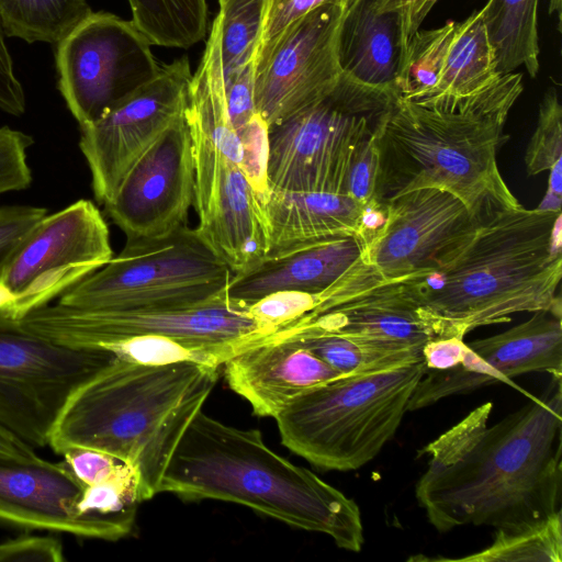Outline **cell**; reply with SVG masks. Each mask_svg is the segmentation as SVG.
Wrapping results in <instances>:
<instances>
[{
  "instance_id": "obj_48",
  "label": "cell",
  "mask_w": 562,
  "mask_h": 562,
  "mask_svg": "<svg viewBox=\"0 0 562 562\" xmlns=\"http://www.w3.org/2000/svg\"><path fill=\"white\" fill-rule=\"evenodd\" d=\"M218 1H221V0H218Z\"/></svg>"
},
{
  "instance_id": "obj_28",
  "label": "cell",
  "mask_w": 562,
  "mask_h": 562,
  "mask_svg": "<svg viewBox=\"0 0 562 562\" xmlns=\"http://www.w3.org/2000/svg\"><path fill=\"white\" fill-rule=\"evenodd\" d=\"M133 22L153 45L187 49L209 30L207 0H127Z\"/></svg>"
},
{
  "instance_id": "obj_39",
  "label": "cell",
  "mask_w": 562,
  "mask_h": 562,
  "mask_svg": "<svg viewBox=\"0 0 562 562\" xmlns=\"http://www.w3.org/2000/svg\"><path fill=\"white\" fill-rule=\"evenodd\" d=\"M47 215V210L32 205L0 207V269L26 235Z\"/></svg>"
},
{
  "instance_id": "obj_19",
  "label": "cell",
  "mask_w": 562,
  "mask_h": 562,
  "mask_svg": "<svg viewBox=\"0 0 562 562\" xmlns=\"http://www.w3.org/2000/svg\"><path fill=\"white\" fill-rule=\"evenodd\" d=\"M503 333L467 344L461 364L448 370H425L407 405L417 411L438 401L467 394L529 372L562 376L561 311L540 310Z\"/></svg>"
},
{
  "instance_id": "obj_27",
  "label": "cell",
  "mask_w": 562,
  "mask_h": 562,
  "mask_svg": "<svg viewBox=\"0 0 562 562\" xmlns=\"http://www.w3.org/2000/svg\"><path fill=\"white\" fill-rule=\"evenodd\" d=\"M92 13L87 0H0L5 36L57 45Z\"/></svg>"
},
{
  "instance_id": "obj_22",
  "label": "cell",
  "mask_w": 562,
  "mask_h": 562,
  "mask_svg": "<svg viewBox=\"0 0 562 562\" xmlns=\"http://www.w3.org/2000/svg\"><path fill=\"white\" fill-rule=\"evenodd\" d=\"M267 256L329 237L362 235L370 240L382 225L384 206H367L351 196L326 191L270 189L262 203Z\"/></svg>"
},
{
  "instance_id": "obj_14",
  "label": "cell",
  "mask_w": 562,
  "mask_h": 562,
  "mask_svg": "<svg viewBox=\"0 0 562 562\" xmlns=\"http://www.w3.org/2000/svg\"><path fill=\"white\" fill-rule=\"evenodd\" d=\"M348 4H325L256 55L255 105L269 127L318 101L341 77L338 38Z\"/></svg>"
},
{
  "instance_id": "obj_44",
  "label": "cell",
  "mask_w": 562,
  "mask_h": 562,
  "mask_svg": "<svg viewBox=\"0 0 562 562\" xmlns=\"http://www.w3.org/2000/svg\"><path fill=\"white\" fill-rule=\"evenodd\" d=\"M467 344L459 337L434 338L423 347L426 370H448L462 363Z\"/></svg>"
},
{
  "instance_id": "obj_45",
  "label": "cell",
  "mask_w": 562,
  "mask_h": 562,
  "mask_svg": "<svg viewBox=\"0 0 562 562\" xmlns=\"http://www.w3.org/2000/svg\"><path fill=\"white\" fill-rule=\"evenodd\" d=\"M42 459L33 447L0 427V460L31 463Z\"/></svg>"
},
{
  "instance_id": "obj_9",
  "label": "cell",
  "mask_w": 562,
  "mask_h": 562,
  "mask_svg": "<svg viewBox=\"0 0 562 562\" xmlns=\"http://www.w3.org/2000/svg\"><path fill=\"white\" fill-rule=\"evenodd\" d=\"M18 323L32 334L75 349H93L124 338L157 335L235 353L273 334L247 307L232 302L226 292L203 304L175 310L98 311L47 304Z\"/></svg>"
},
{
  "instance_id": "obj_5",
  "label": "cell",
  "mask_w": 562,
  "mask_h": 562,
  "mask_svg": "<svg viewBox=\"0 0 562 562\" xmlns=\"http://www.w3.org/2000/svg\"><path fill=\"white\" fill-rule=\"evenodd\" d=\"M218 367L116 359L77 387L63 406L48 446L61 454L85 447L136 469L144 499L159 493L168 463L212 392Z\"/></svg>"
},
{
  "instance_id": "obj_15",
  "label": "cell",
  "mask_w": 562,
  "mask_h": 562,
  "mask_svg": "<svg viewBox=\"0 0 562 562\" xmlns=\"http://www.w3.org/2000/svg\"><path fill=\"white\" fill-rule=\"evenodd\" d=\"M384 221L361 258L383 279L424 278L443 266L480 221L452 193L422 188L384 203Z\"/></svg>"
},
{
  "instance_id": "obj_6",
  "label": "cell",
  "mask_w": 562,
  "mask_h": 562,
  "mask_svg": "<svg viewBox=\"0 0 562 562\" xmlns=\"http://www.w3.org/2000/svg\"><path fill=\"white\" fill-rule=\"evenodd\" d=\"M424 359L344 374L297 396L274 417L282 443L323 470H357L395 435Z\"/></svg>"
},
{
  "instance_id": "obj_38",
  "label": "cell",
  "mask_w": 562,
  "mask_h": 562,
  "mask_svg": "<svg viewBox=\"0 0 562 562\" xmlns=\"http://www.w3.org/2000/svg\"><path fill=\"white\" fill-rule=\"evenodd\" d=\"M255 71L256 56L224 79L227 110L237 132L258 114L255 105Z\"/></svg>"
},
{
  "instance_id": "obj_42",
  "label": "cell",
  "mask_w": 562,
  "mask_h": 562,
  "mask_svg": "<svg viewBox=\"0 0 562 562\" xmlns=\"http://www.w3.org/2000/svg\"><path fill=\"white\" fill-rule=\"evenodd\" d=\"M438 0H375L374 7L379 12H395L400 21L401 44L403 55L413 35ZM402 61V60H401Z\"/></svg>"
},
{
  "instance_id": "obj_31",
  "label": "cell",
  "mask_w": 562,
  "mask_h": 562,
  "mask_svg": "<svg viewBox=\"0 0 562 562\" xmlns=\"http://www.w3.org/2000/svg\"><path fill=\"white\" fill-rule=\"evenodd\" d=\"M469 562H561L562 516L557 512L546 520L514 531L496 530L491 546L480 552L458 559H436Z\"/></svg>"
},
{
  "instance_id": "obj_4",
  "label": "cell",
  "mask_w": 562,
  "mask_h": 562,
  "mask_svg": "<svg viewBox=\"0 0 562 562\" xmlns=\"http://www.w3.org/2000/svg\"><path fill=\"white\" fill-rule=\"evenodd\" d=\"M161 492L189 501L241 504L292 527L329 536L347 551L360 552L364 543L353 499L276 453L259 430L226 425L202 411L179 441Z\"/></svg>"
},
{
  "instance_id": "obj_16",
  "label": "cell",
  "mask_w": 562,
  "mask_h": 562,
  "mask_svg": "<svg viewBox=\"0 0 562 562\" xmlns=\"http://www.w3.org/2000/svg\"><path fill=\"white\" fill-rule=\"evenodd\" d=\"M190 63L182 56L81 127L79 147L89 166L95 200L105 205L143 151L184 113Z\"/></svg>"
},
{
  "instance_id": "obj_2",
  "label": "cell",
  "mask_w": 562,
  "mask_h": 562,
  "mask_svg": "<svg viewBox=\"0 0 562 562\" xmlns=\"http://www.w3.org/2000/svg\"><path fill=\"white\" fill-rule=\"evenodd\" d=\"M524 89L508 72L473 94L412 101L395 95L375 131L376 202L422 188L446 190L477 220L521 204L505 183L497 153Z\"/></svg>"
},
{
  "instance_id": "obj_36",
  "label": "cell",
  "mask_w": 562,
  "mask_h": 562,
  "mask_svg": "<svg viewBox=\"0 0 562 562\" xmlns=\"http://www.w3.org/2000/svg\"><path fill=\"white\" fill-rule=\"evenodd\" d=\"M376 131V130H375ZM375 132L355 151L342 186V193L367 206H381L376 202L378 149Z\"/></svg>"
},
{
  "instance_id": "obj_34",
  "label": "cell",
  "mask_w": 562,
  "mask_h": 562,
  "mask_svg": "<svg viewBox=\"0 0 562 562\" xmlns=\"http://www.w3.org/2000/svg\"><path fill=\"white\" fill-rule=\"evenodd\" d=\"M32 144L30 135L9 126L0 127V194L30 187L33 178L27 150Z\"/></svg>"
},
{
  "instance_id": "obj_35",
  "label": "cell",
  "mask_w": 562,
  "mask_h": 562,
  "mask_svg": "<svg viewBox=\"0 0 562 562\" xmlns=\"http://www.w3.org/2000/svg\"><path fill=\"white\" fill-rule=\"evenodd\" d=\"M316 294L300 291H277L247 306L249 314L273 333L308 313L315 305Z\"/></svg>"
},
{
  "instance_id": "obj_17",
  "label": "cell",
  "mask_w": 562,
  "mask_h": 562,
  "mask_svg": "<svg viewBox=\"0 0 562 562\" xmlns=\"http://www.w3.org/2000/svg\"><path fill=\"white\" fill-rule=\"evenodd\" d=\"M190 134L195 228L233 274L247 272L269 251L262 199L238 164L206 136L191 130Z\"/></svg>"
},
{
  "instance_id": "obj_21",
  "label": "cell",
  "mask_w": 562,
  "mask_h": 562,
  "mask_svg": "<svg viewBox=\"0 0 562 562\" xmlns=\"http://www.w3.org/2000/svg\"><path fill=\"white\" fill-rule=\"evenodd\" d=\"M223 366L228 386L256 415L273 418L307 390L344 375L295 340L277 334L239 349Z\"/></svg>"
},
{
  "instance_id": "obj_46",
  "label": "cell",
  "mask_w": 562,
  "mask_h": 562,
  "mask_svg": "<svg viewBox=\"0 0 562 562\" xmlns=\"http://www.w3.org/2000/svg\"><path fill=\"white\" fill-rule=\"evenodd\" d=\"M14 303V295L12 292L0 283V314L3 315Z\"/></svg>"
},
{
  "instance_id": "obj_25",
  "label": "cell",
  "mask_w": 562,
  "mask_h": 562,
  "mask_svg": "<svg viewBox=\"0 0 562 562\" xmlns=\"http://www.w3.org/2000/svg\"><path fill=\"white\" fill-rule=\"evenodd\" d=\"M499 76L494 48L483 20L475 11L459 22L438 82L420 100L467 97L488 87Z\"/></svg>"
},
{
  "instance_id": "obj_10",
  "label": "cell",
  "mask_w": 562,
  "mask_h": 562,
  "mask_svg": "<svg viewBox=\"0 0 562 562\" xmlns=\"http://www.w3.org/2000/svg\"><path fill=\"white\" fill-rule=\"evenodd\" d=\"M116 359L56 345L0 314V427L34 449L48 446L68 397Z\"/></svg>"
},
{
  "instance_id": "obj_37",
  "label": "cell",
  "mask_w": 562,
  "mask_h": 562,
  "mask_svg": "<svg viewBox=\"0 0 562 562\" xmlns=\"http://www.w3.org/2000/svg\"><path fill=\"white\" fill-rule=\"evenodd\" d=\"M350 0H268L257 54L266 49L294 21L325 4Z\"/></svg>"
},
{
  "instance_id": "obj_7",
  "label": "cell",
  "mask_w": 562,
  "mask_h": 562,
  "mask_svg": "<svg viewBox=\"0 0 562 562\" xmlns=\"http://www.w3.org/2000/svg\"><path fill=\"white\" fill-rule=\"evenodd\" d=\"M229 267L196 228L182 225L156 238H127L122 251L59 296L83 310L187 308L226 292Z\"/></svg>"
},
{
  "instance_id": "obj_23",
  "label": "cell",
  "mask_w": 562,
  "mask_h": 562,
  "mask_svg": "<svg viewBox=\"0 0 562 562\" xmlns=\"http://www.w3.org/2000/svg\"><path fill=\"white\" fill-rule=\"evenodd\" d=\"M369 241L362 235L336 236L267 256L249 271L232 276L226 289L227 297L247 307L277 291L318 294L361 257Z\"/></svg>"
},
{
  "instance_id": "obj_41",
  "label": "cell",
  "mask_w": 562,
  "mask_h": 562,
  "mask_svg": "<svg viewBox=\"0 0 562 562\" xmlns=\"http://www.w3.org/2000/svg\"><path fill=\"white\" fill-rule=\"evenodd\" d=\"M63 562L61 542L50 536L22 535L0 542V562Z\"/></svg>"
},
{
  "instance_id": "obj_29",
  "label": "cell",
  "mask_w": 562,
  "mask_h": 562,
  "mask_svg": "<svg viewBox=\"0 0 562 562\" xmlns=\"http://www.w3.org/2000/svg\"><path fill=\"white\" fill-rule=\"evenodd\" d=\"M459 22L449 20L411 38L395 81V94L406 100L426 98L436 87Z\"/></svg>"
},
{
  "instance_id": "obj_13",
  "label": "cell",
  "mask_w": 562,
  "mask_h": 562,
  "mask_svg": "<svg viewBox=\"0 0 562 562\" xmlns=\"http://www.w3.org/2000/svg\"><path fill=\"white\" fill-rule=\"evenodd\" d=\"M293 326L337 335L391 352L423 355L440 338L408 279H383L360 257Z\"/></svg>"
},
{
  "instance_id": "obj_26",
  "label": "cell",
  "mask_w": 562,
  "mask_h": 562,
  "mask_svg": "<svg viewBox=\"0 0 562 562\" xmlns=\"http://www.w3.org/2000/svg\"><path fill=\"white\" fill-rule=\"evenodd\" d=\"M539 0H487L479 11L504 75L524 66L536 78L539 64Z\"/></svg>"
},
{
  "instance_id": "obj_47",
  "label": "cell",
  "mask_w": 562,
  "mask_h": 562,
  "mask_svg": "<svg viewBox=\"0 0 562 562\" xmlns=\"http://www.w3.org/2000/svg\"><path fill=\"white\" fill-rule=\"evenodd\" d=\"M549 13H557L559 20V30L561 25V0H550Z\"/></svg>"
},
{
  "instance_id": "obj_40",
  "label": "cell",
  "mask_w": 562,
  "mask_h": 562,
  "mask_svg": "<svg viewBox=\"0 0 562 562\" xmlns=\"http://www.w3.org/2000/svg\"><path fill=\"white\" fill-rule=\"evenodd\" d=\"M61 456L83 486L109 479L127 463L106 452L85 447L69 448Z\"/></svg>"
},
{
  "instance_id": "obj_43",
  "label": "cell",
  "mask_w": 562,
  "mask_h": 562,
  "mask_svg": "<svg viewBox=\"0 0 562 562\" xmlns=\"http://www.w3.org/2000/svg\"><path fill=\"white\" fill-rule=\"evenodd\" d=\"M0 110L13 116L24 114L26 97L18 79L11 54L5 43V35L0 25Z\"/></svg>"
},
{
  "instance_id": "obj_20",
  "label": "cell",
  "mask_w": 562,
  "mask_h": 562,
  "mask_svg": "<svg viewBox=\"0 0 562 562\" xmlns=\"http://www.w3.org/2000/svg\"><path fill=\"white\" fill-rule=\"evenodd\" d=\"M83 485L66 462L0 460V521L24 529L116 541L133 527L119 520L83 516L77 503Z\"/></svg>"
},
{
  "instance_id": "obj_12",
  "label": "cell",
  "mask_w": 562,
  "mask_h": 562,
  "mask_svg": "<svg viewBox=\"0 0 562 562\" xmlns=\"http://www.w3.org/2000/svg\"><path fill=\"white\" fill-rule=\"evenodd\" d=\"M113 257L108 224L90 200L43 217L0 269L14 295L3 316L19 321L50 304Z\"/></svg>"
},
{
  "instance_id": "obj_24",
  "label": "cell",
  "mask_w": 562,
  "mask_h": 562,
  "mask_svg": "<svg viewBox=\"0 0 562 562\" xmlns=\"http://www.w3.org/2000/svg\"><path fill=\"white\" fill-rule=\"evenodd\" d=\"M375 0H350L339 31L338 60L342 74L395 93L402 44L398 16L379 12Z\"/></svg>"
},
{
  "instance_id": "obj_1",
  "label": "cell",
  "mask_w": 562,
  "mask_h": 562,
  "mask_svg": "<svg viewBox=\"0 0 562 562\" xmlns=\"http://www.w3.org/2000/svg\"><path fill=\"white\" fill-rule=\"evenodd\" d=\"M561 378L491 427L493 404L480 405L419 451L427 469L415 496L438 531H514L561 510Z\"/></svg>"
},
{
  "instance_id": "obj_32",
  "label": "cell",
  "mask_w": 562,
  "mask_h": 562,
  "mask_svg": "<svg viewBox=\"0 0 562 562\" xmlns=\"http://www.w3.org/2000/svg\"><path fill=\"white\" fill-rule=\"evenodd\" d=\"M221 54L224 79L257 54L268 0H221Z\"/></svg>"
},
{
  "instance_id": "obj_8",
  "label": "cell",
  "mask_w": 562,
  "mask_h": 562,
  "mask_svg": "<svg viewBox=\"0 0 562 562\" xmlns=\"http://www.w3.org/2000/svg\"><path fill=\"white\" fill-rule=\"evenodd\" d=\"M395 95L341 74L325 97L269 127L270 189L342 193L355 151L379 127Z\"/></svg>"
},
{
  "instance_id": "obj_11",
  "label": "cell",
  "mask_w": 562,
  "mask_h": 562,
  "mask_svg": "<svg viewBox=\"0 0 562 562\" xmlns=\"http://www.w3.org/2000/svg\"><path fill=\"white\" fill-rule=\"evenodd\" d=\"M151 45L132 20L104 11L56 45L58 89L80 128L158 75Z\"/></svg>"
},
{
  "instance_id": "obj_18",
  "label": "cell",
  "mask_w": 562,
  "mask_h": 562,
  "mask_svg": "<svg viewBox=\"0 0 562 562\" xmlns=\"http://www.w3.org/2000/svg\"><path fill=\"white\" fill-rule=\"evenodd\" d=\"M194 186L192 140L183 113L130 167L105 211L126 238L162 237L186 224Z\"/></svg>"
},
{
  "instance_id": "obj_3",
  "label": "cell",
  "mask_w": 562,
  "mask_h": 562,
  "mask_svg": "<svg viewBox=\"0 0 562 562\" xmlns=\"http://www.w3.org/2000/svg\"><path fill=\"white\" fill-rule=\"evenodd\" d=\"M561 210H499L439 269L408 279L439 337L464 336L521 312L561 311Z\"/></svg>"
},
{
  "instance_id": "obj_30",
  "label": "cell",
  "mask_w": 562,
  "mask_h": 562,
  "mask_svg": "<svg viewBox=\"0 0 562 562\" xmlns=\"http://www.w3.org/2000/svg\"><path fill=\"white\" fill-rule=\"evenodd\" d=\"M273 334L291 338L341 374L415 361L419 353L391 352L311 328L288 325Z\"/></svg>"
},
{
  "instance_id": "obj_33",
  "label": "cell",
  "mask_w": 562,
  "mask_h": 562,
  "mask_svg": "<svg viewBox=\"0 0 562 562\" xmlns=\"http://www.w3.org/2000/svg\"><path fill=\"white\" fill-rule=\"evenodd\" d=\"M525 165L529 176L562 165V105L554 87L549 88L540 101L537 125L525 153Z\"/></svg>"
}]
</instances>
